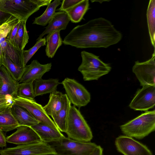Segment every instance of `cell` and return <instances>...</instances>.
<instances>
[{"instance_id": "cell-1", "label": "cell", "mask_w": 155, "mask_h": 155, "mask_svg": "<svg viewBox=\"0 0 155 155\" xmlns=\"http://www.w3.org/2000/svg\"><path fill=\"white\" fill-rule=\"evenodd\" d=\"M122 33L106 19L100 17L74 28L65 37L63 43L77 48H106L118 43Z\"/></svg>"}, {"instance_id": "cell-2", "label": "cell", "mask_w": 155, "mask_h": 155, "mask_svg": "<svg viewBox=\"0 0 155 155\" xmlns=\"http://www.w3.org/2000/svg\"><path fill=\"white\" fill-rule=\"evenodd\" d=\"M51 0H0V10L16 17L19 21H27L41 7L49 4Z\"/></svg>"}, {"instance_id": "cell-3", "label": "cell", "mask_w": 155, "mask_h": 155, "mask_svg": "<svg viewBox=\"0 0 155 155\" xmlns=\"http://www.w3.org/2000/svg\"><path fill=\"white\" fill-rule=\"evenodd\" d=\"M124 135L141 139L155 130V110L147 111L120 126Z\"/></svg>"}, {"instance_id": "cell-4", "label": "cell", "mask_w": 155, "mask_h": 155, "mask_svg": "<svg viewBox=\"0 0 155 155\" xmlns=\"http://www.w3.org/2000/svg\"><path fill=\"white\" fill-rule=\"evenodd\" d=\"M81 54L82 61L78 70L82 74L84 81L97 80L111 71L110 64L104 62L99 56L84 51Z\"/></svg>"}, {"instance_id": "cell-5", "label": "cell", "mask_w": 155, "mask_h": 155, "mask_svg": "<svg viewBox=\"0 0 155 155\" xmlns=\"http://www.w3.org/2000/svg\"><path fill=\"white\" fill-rule=\"evenodd\" d=\"M68 137L83 142H89L93 136L91 129L79 110L71 106L67 122Z\"/></svg>"}, {"instance_id": "cell-6", "label": "cell", "mask_w": 155, "mask_h": 155, "mask_svg": "<svg viewBox=\"0 0 155 155\" xmlns=\"http://www.w3.org/2000/svg\"><path fill=\"white\" fill-rule=\"evenodd\" d=\"M45 142L54 150L56 155H87L98 146L91 142L78 141L65 137Z\"/></svg>"}, {"instance_id": "cell-7", "label": "cell", "mask_w": 155, "mask_h": 155, "mask_svg": "<svg viewBox=\"0 0 155 155\" xmlns=\"http://www.w3.org/2000/svg\"><path fill=\"white\" fill-rule=\"evenodd\" d=\"M68 98L74 106L79 108L90 101L91 94L86 88L74 79L67 78L61 82Z\"/></svg>"}, {"instance_id": "cell-8", "label": "cell", "mask_w": 155, "mask_h": 155, "mask_svg": "<svg viewBox=\"0 0 155 155\" xmlns=\"http://www.w3.org/2000/svg\"><path fill=\"white\" fill-rule=\"evenodd\" d=\"M1 155H56L47 143L42 141L18 145L0 150Z\"/></svg>"}, {"instance_id": "cell-9", "label": "cell", "mask_w": 155, "mask_h": 155, "mask_svg": "<svg viewBox=\"0 0 155 155\" xmlns=\"http://www.w3.org/2000/svg\"><path fill=\"white\" fill-rule=\"evenodd\" d=\"M13 99L15 104L26 109L40 123L59 130L53 121L46 114L43 107L37 103L35 100L28 99L18 96L13 97Z\"/></svg>"}, {"instance_id": "cell-10", "label": "cell", "mask_w": 155, "mask_h": 155, "mask_svg": "<svg viewBox=\"0 0 155 155\" xmlns=\"http://www.w3.org/2000/svg\"><path fill=\"white\" fill-rule=\"evenodd\" d=\"M155 51L154 50L151 58L145 61L135 62L132 68L135 74L142 87L155 85Z\"/></svg>"}, {"instance_id": "cell-11", "label": "cell", "mask_w": 155, "mask_h": 155, "mask_svg": "<svg viewBox=\"0 0 155 155\" xmlns=\"http://www.w3.org/2000/svg\"><path fill=\"white\" fill-rule=\"evenodd\" d=\"M155 105V85H147L139 89L129 105L134 110L147 111Z\"/></svg>"}, {"instance_id": "cell-12", "label": "cell", "mask_w": 155, "mask_h": 155, "mask_svg": "<svg viewBox=\"0 0 155 155\" xmlns=\"http://www.w3.org/2000/svg\"><path fill=\"white\" fill-rule=\"evenodd\" d=\"M115 144L117 151L124 155H153L146 145L125 135L117 137Z\"/></svg>"}, {"instance_id": "cell-13", "label": "cell", "mask_w": 155, "mask_h": 155, "mask_svg": "<svg viewBox=\"0 0 155 155\" xmlns=\"http://www.w3.org/2000/svg\"><path fill=\"white\" fill-rule=\"evenodd\" d=\"M16 129L15 132L6 137L7 142L19 145L42 141L31 127L19 126Z\"/></svg>"}, {"instance_id": "cell-14", "label": "cell", "mask_w": 155, "mask_h": 155, "mask_svg": "<svg viewBox=\"0 0 155 155\" xmlns=\"http://www.w3.org/2000/svg\"><path fill=\"white\" fill-rule=\"evenodd\" d=\"M51 66V63L42 64L37 60H33L30 64L25 66V71L18 83L33 82L42 78L44 74L50 70Z\"/></svg>"}, {"instance_id": "cell-15", "label": "cell", "mask_w": 155, "mask_h": 155, "mask_svg": "<svg viewBox=\"0 0 155 155\" xmlns=\"http://www.w3.org/2000/svg\"><path fill=\"white\" fill-rule=\"evenodd\" d=\"M70 21V19L66 12H55L45 30L39 35L36 40L42 38L45 35L51 32L57 31H60L65 29Z\"/></svg>"}, {"instance_id": "cell-16", "label": "cell", "mask_w": 155, "mask_h": 155, "mask_svg": "<svg viewBox=\"0 0 155 155\" xmlns=\"http://www.w3.org/2000/svg\"><path fill=\"white\" fill-rule=\"evenodd\" d=\"M0 45L4 55L9 59L16 65L24 67L23 51L15 47L6 38L0 37Z\"/></svg>"}, {"instance_id": "cell-17", "label": "cell", "mask_w": 155, "mask_h": 155, "mask_svg": "<svg viewBox=\"0 0 155 155\" xmlns=\"http://www.w3.org/2000/svg\"><path fill=\"white\" fill-rule=\"evenodd\" d=\"M31 127L36 132L43 142L55 140L65 137L59 130L41 123Z\"/></svg>"}, {"instance_id": "cell-18", "label": "cell", "mask_w": 155, "mask_h": 155, "mask_svg": "<svg viewBox=\"0 0 155 155\" xmlns=\"http://www.w3.org/2000/svg\"><path fill=\"white\" fill-rule=\"evenodd\" d=\"M60 84L57 78H41L35 80L33 83L35 97L56 91L57 86Z\"/></svg>"}, {"instance_id": "cell-19", "label": "cell", "mask_w": 155, "mask_h": 155, "mask_svg": "<svg viewBox=\"0 0 155 155\" xmlns=\"http://www.w3.org/2000/svg\"><path fill=\"white\" fill-rule=\"evenodd\" d=\"M0 75L3 85L0 92L5 95H9L14 97L16 96L18 82L16 81L3 65L0 67Z\"/></svg>"}, {"instance_id": "cell-20", "label": "cell", "mask_w": 155, "mask_h": 155, "mask_svg": "<svg viewBox=\"0 0 155 155\" xmlns=\"http://www.w3.org/2000/svg\"><path fill=\"white\" fill-rule=\"evenodd\" d=\"M65 94L55 91L50 94L48 103L43 107L46 114L52 118L61 109L64 103Z\"/></svg>"}, {"instance_id": "cell-21", "label": "cell", "mask_w": 155, "mask_h": 155, "mask_svg": "<svg viewBox=\"0 0 155 155\" xmlns=\"http://www.w3.org/2000/svg\"><path fill=\"white\" fill-rule=\"evenodd\" d=\"M11 110L20 126L31 127L40 123L26 109L15 103Z\"/></svg>"}, {"instance_id": "cell-22", "label": "cell", "mask_w": 155, "mask_h": 155, "mask_svg": "<svg viewBox=\"0 0 155 155\" xmlns=\"http://www.w3.org/2000/svg\"><path fill=\"white\" fill-rule=\"evenodd\" d=\"M71 103L65 94L64 104L61 109L52 118L60 131L65 133Z\"/></svg>"}, {"instance_id": "cell-23", "label": "cell", "mask_w": 155, "mask_h": 155, "mask_svg": "<svg viewBox=\"0 0 155 155\" xmlns=\"http://www.w3.org/2000/svg\"><path fill=\"white\" fill-rule=\"evenodd\" d=\"M89 5L88 0H81L64 12L67 13L72 22L78 23L83 19L88 9Z\"/></svg>"}, {"instance_id": "cell-24", "label": "cell", "mask_w": 155, "mask_h": 155, "mask_svg": "<svg viewBox=\"0 0 155 155\" xmlns=\"http://www.w3.org/2000/svg\"><path fill=\"white\" fill-rule=\"evenodd\" d=\"M60 31H57L51 32L46 37L45 51L46 55L49 58L54 57L58 49L63 43Z\"/></svg>"}, {"instance_id": "cell-25", "label": "cell", "mask_w": 155, "mask_h": 155, "mask_svg": "<svg viewBox=\"0 0 155 155\" xmlns=\"http://www.w3.org/2000/svg\"><path fill=\"white\" fill-rule=\"evenodd\" d=\"M19 126L12 113L11 108L0 112V130L7 132L16 129Z\"/></svg>"}, {"instance_id": "cell-26", "label": "cell", "mask_w": 155, "mask_h": 155, "mask_svg": "<svg viewBox=\"0 0 155 155\" xmlns=\"http://www.w3.org/2000/svg\"><path fill=\"white\" fill-rule=\"evenodd\" d=\"M26 21H20L17 33L11 43L18 49L23 51L28 42L29 36L26 27Z\"/></svg>"}, {"instance_id": "cell-27", "label": "cell", "mask_w": 155, "mask_h": 155, "mask_svg": "<svg viewBox=\"0 0 155 155\" xmlns=\"http://www.w3.org/2000/svg\"><path fill=\"white\" fill-rule=\"evenodd\" d=\"M61 3L60 0H55L50 3L41 16L35 18L32 24L42 26L46 25L53 16L57 7Z\"/></svg>"}, {"instance_id": "cell-28", "label": "cell", "mask_w": 155, "mask_h": 155, "mask_svg": "<svg viewBox=\"0 0 155 155\" xmlns=\"http://www.w3.org/2000/svg\"><path fill=\"white\" fill-rule=\"evenodd\" d=\"M149 32L152 45L155 48V0L150 1L147 12Z\"/></svg>"}, {"instance_id": "cell-29", "label": "cell", "mask_w": 155, "mask_h": 155, "mask_svg": "<svg viewBox=\"0 0 155 155\" xmlns=\"http://www.w3.org/2000/svg\"><path fill=\"white\" fill-rule=\"evenodd\" d=\"M2 65L5 67L16 81H19L24 72L25 67H22L16 65L4 55L2 62Z\"/></svg>"}, {"instance_id": "cell-30", "label": "cell", "mask_w": 155, "mask_h": 155, "mask_svg": "<svg viewBox=\"0 0 155 155\" xmlns=\"http://www.w3.org/2000/svg\"><path fill=\"white\" fill-rule=\"evenodd\" d=\"M33 82L29 81L19 83L16 96L28 99L35 100Z\"/></svg>"}, {"instance_id": "cell-31", "label": "cell", "mask_w": 155, "mask_h": 155, "mask_svg": "<svg viewBox=\"0 0 155 155\" xmlns=\"http://www.w3.org/2000/svg\"><path fill=\"white\" fill-rule=\"evenodd\" d=\"M46 39L45 37L37 41L35 45L27 50H23V55L24 62L26 66L28 61L31 59L36 52L41 47L46 45Z\"/></svg>"}, {"instance_id": "cell-32", "label": "cell", "mask_w": 155, "mask_h": 155, "mask_svg": "<svg viewBox=\"0 0 155 155\" xmlns=\"http://www.w3.org/2000/svg\"><path fill=\"white\" fill-rule=\"evenodd\" d=\"M13 97L9 95H5L0 92V112L11 108L14 104Z\"/></svg>"}, {"instance_id": "cell-33", "label": "cell", "mask_w": 155, "mask_h": 155, "mask_svg": "<svg viewBox=\"0 0 155 155\" xmlns=\"http://www.w3.org/2000/svg\"><path fill=\"white\" fill-rule=\"evenodd\" d=\"M81 0H64L62 1L60 7L57 10L60 12H65L80 2Z\"/></svg>"}, {"instance_id": "cell-34", "label": "cell", "mask_w": 155, "mask_h": 155, "mask_svg": "<svg viewBox=\"0 0 155 155\" xmlns=\"http://www.w3.org/2000/svg\"><path fill=\"white\" fill-rule=\"evenodd\" d=\"M20 21H19L15 25L14 28L8 34L6 38L11 43L15 36L19 25Z\"/></svg>"}, {"instance_id": "cell-35", "label": "cell", "mask_w": 155, "mask_h": 155, "mask_svg": "<svg viewBox=\"0 0 155 155\" xmlns=\"http://www.w3.org/2000/svg\"><path fill=\"white\" fill-rule=\"evenodd\" d=\"M12 16L0 10V26Z\"/></svg>"}, {"instance_id": "cell-36", "label": "cell", "mask_w": 155, "mask_h": 155, "mask_svg": "<svg viewBox=\"0 0 155 155\" xmlns=\"http://www.w3.org/2000/svg\"><path fill=\"white\" fill-rule=\"evenodd\" d=\"M103 150L100 146H97L91 152L87 155H103Z\"/></svg>"}, {"instance_id": "cell-37", "label": "cell", "mask_w": 155, "mask_h": 155, "mask_svg": "<svg viewBox=\"0 0 155 155\" xmlns=\"http://www.w3.org/2000/svg\"><path fill=\"white\" fill-rule=\"evenodd\" d=\"M6 137L3 131L0 130V147H6Z\"/></svg>"}, {"instance_id": "cell-38", "label": "cell", "mask_w": 155, "mask_h": 155, "mask_svg": "<svg viewBox=\"0 0 155 155\" xmlns=\"http://www.w3.org/2000/svg\"><path fill=\"white\" fill-rule=\"evenodd\" d=\"M4 56L3 53V52L2 48L0 45V66L2 65V62Z\"/></svg>"}, {"instance_id": "cell-39", "label": "cell", "mask_w": 155, "mask_h": 155, "mask_svg": "<svg viewBox=\"0 0 155 155\" xmlns=\"http://www.w3.org/2000/svg\"><path fill=\"white\" fill-rule=\"evenodd\" d=\"M3 85V82L2 78L0 75V91L1 90Z\"/></svg>"}, {"instance_id": "cell-40", "label": "cell", "mask_w": 155, "mask_h": 155, "mask_svg": "<svg viewBox=\"0 0 155 155\" xmlns=\"http://www.w3.org/2000/svg\"><path fill=\"white\" fill-rule=\"evenodd\" d=\"M1 66H0V67Z\"/></svg>"}, {"instance_id": "cell-41", "label": "cell", "mask_w": 155, "mask_h": 155, "mask_svg": "<svg viewBox=\"0 0 155 155\" xmlns=\"http://www.w3.org/2000/svg\"></svg>"}]
</instances>
